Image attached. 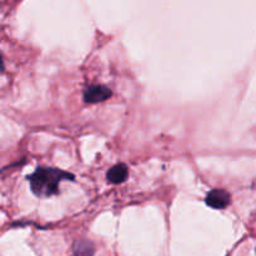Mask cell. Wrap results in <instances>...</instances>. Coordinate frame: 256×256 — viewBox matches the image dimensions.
Returning <instances> with one entry per match:
<instances>
[{
    "label": "cell",
    "mask_w": 256,
    "mask_h": 256,
    "mask_svg": "<svg viewBox=\"0 0 256 256\" xmlns=\"http://www.w3.org/2000/svg\"><path fill=\"white\" fill-rule=\"evenodd\" d=\"M128 175H129L128 166L120 162V164L114 165L112 169H109V172H106V179L112 184H122L128 179Z\"/></svg>",
    "instance_id": "277c9868"
},
{
    "label": "cell",
    "mask_w": 256,
    "mask_h": 256,
    "mask_svg": "<svg viewBox=\"0 0 256 256\" xmlns=\"http://www.w3.org/2000/svg\"><path fill=\"white\" fill-rule=\"evenodd\" d=\"M230 202H232V196L224 189L212 190V192H208L206 198H205V204L212 208V209L216 210H222L229 206Z\"/></svg>",
    "instance_id": "7a4b0ae2"
},
{
    "label": "cell",
    "mask_w": 256,
    "mask_h": 256,
    "mask_svg": "<svg viewBox=\"0 0 256 256\" xmlns=\"http://www.w3.org/2000/svg\"><path fill=\"white\" fill-rule=\"evenodd\" d=\"M94 245L88 240H78L74 244L72 256H94Z\"/></svg>",
    "instance_id": "5b68a950"
},
{
    "label": "cell",
    "mask_w": 256,
    "mask_h": 256,
    "mask_svg": "<svg viewBox=\"0 0 256 256\" xmlns=\"http://www.w3.org/2000/svg\"><path fill=\"white\" fill-rule=\"evenodd\" d=\"M112 95V92L104 85H92L84 92V102L86 104H96L105 102Z\"/></svg>",
    "instance_id": "3957f363"
},
{
    "label": "cell",
    "mask_w": 256,
    "mask_h": 256,
    "mask_svg": "<svg viewBox=\"0 0 256 256\" xmlns=\"http://www.w3.org/2000/svg\"><path fill=\"white\" fill-rule=\"evenodd\" d=\"M26 180L30 190L38 198H50L59 194V184L64 180L74 182V175L56 168H36L32 174L28 175Z\"/></svg>",
    "instance_id": "6da1fadb"
}]
</instances>
